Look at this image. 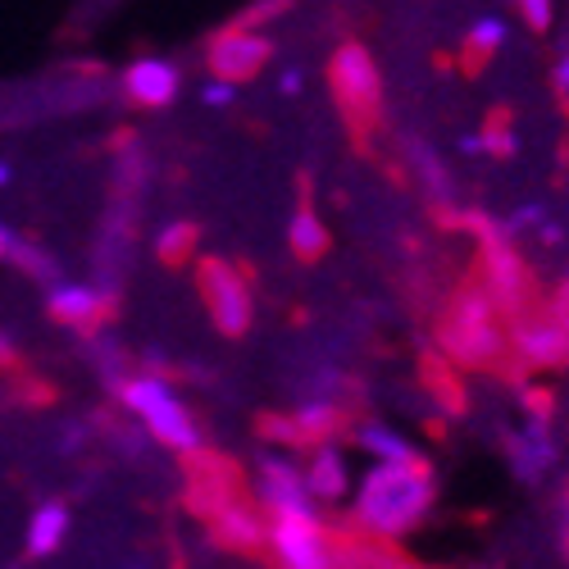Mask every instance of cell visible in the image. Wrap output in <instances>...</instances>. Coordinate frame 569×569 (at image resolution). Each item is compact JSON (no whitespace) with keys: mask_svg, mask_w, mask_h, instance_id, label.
Instances as JSON below:
<instances>
[{"mask_svg":"<svg viewBox=\"0 0 569 569\" xmlns=\"http://www.w3.org/2000/svg\"><path fill=\"white\" fill-rule=\"evenodd\" d=\"M433 497H438V483L419 456L415 460H373L365 469V479L356 483L351 525L369 538H383V542L401 538L433 510Z\"/></svg>","mask_w":569,"mask_h":569,"instance_id":"6da1fadb","label":"cell"},{"mask_svg":"<svg viewBox=\"0 0 569 569\" xmlns=\"http://www.w3.org/2000/svg\"><path fill=\"white\" fill-rule=\"evenodd\" d=\"M119 401L132 419L147 423V433L169 447V451H197L201 433H197V423H192V410L182 406V397L164 383L160 373H132L119 383Z\"/></svg>","mask_w":569,"mask_h":569,"instance_id":"7a4b0ae2","label":"cell"},{"mask_svg":"<svg viewBox=\"0 0 569 569\" xmlns=\"http://www.w3.org/2000/svg\"><path fill=\"white\" fill-rule=\"evenodd\" d=\"M269 547L278 556V569H338V542L315 510L278 515L269 529Z\"/></svg>","mask_w":569,"mask_h":569,"instance_id":"3957f363","label":"cell"},{"mask_svg":"<svg viewBox=\"0 0 569 569\" xmlns=\"http://www.w3.org/2000/svg\"><path fill=\"white\" fill-rule=\"evenodd\" d=\"M201 297L210 306V319L223 338H247V328H251V288H247V278L237 273L228 260H206L201 264Z\"/></svg>","mask_w":569,"mask_h":569,"instance_id":"277c9868","label":"cell"},{"mask_svg":"<svg viewBox=\"0 0 569 569\" xmlns=\"http://www.w3.org/2000/svg\"><path fill=\"white\" fill-rule=\"evenodd\" d=\"M328 73H333V91H338L342 110L356 123H369L378 114V101H383V82H378L373 56L365 51L360 41H347V46H338L333 69H328Z\"/></svg>","mask_w":569,"mask_h":569,"instance_id":"5b68a950","label":"cell"},{"mask_svg":"<svg viewBox=\"0 0 569 569\" xmlns=\"http://www.w3.org/2000/svg\"><path fill=\"white\" fill-rule=\"evenodd\" d=\"M269 56H273L269 37H260L256 28L237 23V28L219 32V37L210 41L206 69H210V78H223V82H247V78H256V73L269 64Z\"/></svg>","mask_w":569,"mask_h":569,"instance_id":"8992f818","label":"cell"},{"mask_svg":"<svg viewBox=\"0 0 569 569\" xmlns=\"http://www.w3.org/2000/svg\"><path fill=\"white\" fill-rule=\"evenodd\" d=\"M447 347L465 360H488L497 356L501 347V333H497V315L488 306V297H460L447 315Z\"/></svg>","mask_w":569,"mask_h":569,"instance_id":"52a82bcc","label":"cell"},{"mask_svg":"<svg viewBox=\"0 0 569 569\" xmlns=\"http://www.w3.org/2000/svg\"><path fill=\"white\" fill-rule=\"evenodd\" d=\"M256 492H260V506L273 519L278 515H306V510H315V497L306 488V469H297L292 460H282V456H264L260 460Z\"/></svg>","mask_w":569,"mask_h":569,"instance_id":"ba28073f","label":"cell"},{"mask_svg":"<svg viewBox=\"0 0 569 569\" xmlns=\"http://www.w3.org/2000/svg\"><path fill=\"white\" fill-rule=\"evenodd\" d=\"M178 87H182L178 64L156 60V56L132 60V64L123 69V97H128L132 106H141V110H164V106H173Z\"/></svg>","mask_w":569,"mask_h":569,"instance_id":"9c48e42d","label":"cell"},{"mask_svg":"<svg viewBox=\"0 0 569 569\" xmlns=\"http://www.w3.org/2000/svg\"><path fill=\"white\" fill-rule=\"evenodd\" d=\"M515 347L525 360L533 365H560L569 360V323L560 319H529V323H519V333H515Z\"/></svg>","mask_w":569,"mask_h":569,"instance_id":"30bf717a","label":"cell"},{"mask_svg":"<svg viewBox=\"0 0 569 569\" xmlns=\"http://www.w3.org/2000/svg\"><path fill=\"white\" fill-rule=\"evenodd\" d=\"M306 488L315 501H342L351 492V469L338 447H328V442L315 447V456L306 465Z\"/></svg>","mask_w":569,"mask_h":569,"instance_id":"8fae6325","label":"cell"},{"mask_svg":"<svg viewBox=\"0 0 569 569\" xmlns=\"http://www.w3.org/2000/svg\"><path fill=\"white\" fill-rule=\"evenodd\" d=\"M46 306H51V315L69 328H91L101 315H106V301L97 288H82V282H56L51 297H46Z\"/></svg>","mask_w":569,"mask_h":569,"instance_id":"7c38bea8","label":"cell"},{"mask_svg":"<svg viewBox=\"0 0 569 569\" xmlns=\"http://www.w3.org/2000/svg\"><path fill=\"white\" fill-rule=\"evenodd\" d=\"M69 542V506L64 501H46L28 519V556L32 560H51Z\"/></svg>","mask_w":569,"mask_h":569,"instance_id":"4fadbf2b","label":"cell"},{"mask_svg":"<svg viewBox=\"0 0 569 569\" xmlns=\"http://www.w3.org/2000/svg\"><path fill=\"white\" fill-rule=\"evenodd\" d=\"M506 37H510V23L501 19V14H479L469 28H465V37H460V60H465V69L469 73H479L501 46H506Z\"/></svg>","mask_w":569,"mask_h":569,"instance_id":"5bb4252c","label":"cell"},{"mask_svg":"<svg viewBox=\"0 0 569 569\" xmlns=\"http://www.w3.org/2000/svg\"><path fill=\"white\" fill-rule=\"evenodd\" d=\"M556 460V442H551V429L542 419H533L529 429H519L515 438H510V465L525 473V479H538V473L547 469Z\"/></svg>","mask_w":569,"mask_h":569,"instance_id":"9a60e30c","label":"cell"},{"mask_svg":"<svg viewBox=\"0 0 569 569\" xmlns=\"http://www.w3.org/2000/svg\"><path fill=\"white\" fill-rule=\"evenodd\" d=\"M288 242H292V251H297L301 260H319V256L328 251V228L319 223V214H315L310 206H301V210L292 214V223H288Z\"/></svg>","mask_w":569,"mask_h":569,"instance_id":"2e32d148","label":"cell"},{"mask_svg":"<svg viewBox=\"0 0 569 569\" xmlns=\"http://www.w3.org/2000/svg\"><path fill=\"white\" fill-rule=\"evenodd\" d=\"M356 442H360L373 460H415V447H410L397 429H388V423H360Z\"/></svg>","mask_w":569,"mask_h":569,"instance_id":"e0dca14e","label":"cell"},{"mask_svg":"<svg viewBox=\"0 0 569 569\" xmlns=\"http://www.w3.org/2000/svg\"><path fill=\"white\" fill-rule=\"evenodd\" d=\"M0 260H10L19 269H28V273H41V278H56V260L46 251H37V247H28V242H19L6 223H0Z\"/></svg>","mask_w":569,"mask_h":569,"instance_id":"ac0fdd59","label":"cell"},{"mask_svg":"<svg viewBox=\"0 0 569 569\" xmlns=\"http://www.w3.org/2000/svg\"><path fill=\"white\" fill-rule=\"evenodd\" d=\"M342 423V415H338V406H306L301 415H297V423H292V438H301V442H328V433H333Z\"/></svg>","mask_w":569,"mask_h":569,"instance_id":"d6986e66","label":"cell"},{"mask_svg":"<svg viewBox=\"0 0 569 569\" xmlns=\"http://www.w3.org/2000/svg\"><path fill=\"white\" fill-rule=\"evenodd\" d=\"M197 247V228L192 223H173L164 237H160V260L164 264H182Z\"/></svg>","mask_w":569,"mask_h":569,"instance_id":"ffe728a7","label":"cell"},{"mask_svg":"<svg viewBox=\"0 0 569 569\" xmlns=\"http://www.w3.org/2000/svg\"><path fill=\"white\" fill-rule=\"evenodd\" d=\"M473 147H483L488 156H515V128H510V119L506 114H492L488 119V132L479 137V141H473Z\"/></svg>","mask_w":569,"mask_h":569,"instance_id":"44dd1931","label":"cell"},{"mask_svg":"<svg viewBox=\"0 0 569 569\" xmlns=\"http://www.w3.org/2000/svg\"><path fill=\"white\" fill-rule=\"evenodd\" d=\"M515 10L533 32H547L556 23V0H515Z\"/></svg>","mask_w":569,"mask_h":569,"instance_id":"7402d4cb","label":"cell"},{"mask_svg":"<svg viewBox=\"0 0 569 569\" xmlns=\"http://www.w3.org/2000/svg\"><path fill=\"white\" fill-rule=\"evenodd\" d=\"M232 97H237V82H223V78H210V87L201 91L206 106H228Z\"/></svg>","mask_w":569,"mask_h":569,"instance_id":"603a6c76","label":"cell"},{"mask_svg":"<svg viewBox=\"0 0 569 569\" xmlns=\"http://www.w3.org/2000/svg\"><path fill=\"white\" fill-rule=\"evenodd\" d=\"M551 82L560 87V97H569V46L556 56V64H551Z\"/></svg>","mask_w":569,"mask_h":569,"instance_id":"cb8c5ba5","label":"cell"},{"mask_svg":"<svg viewBox=\"0 0 569 569\" xmlns=\"http://www.w3.org/2000/svg\"><path fill=\"white\" fill-rule=\"evenodd\" d=\"M10 182V164H0V187H6Z\"/></svg>","mask_w":569,"mask_h":569,"instance_id":"d4e9b609","label":"cell"}]
</instances>
